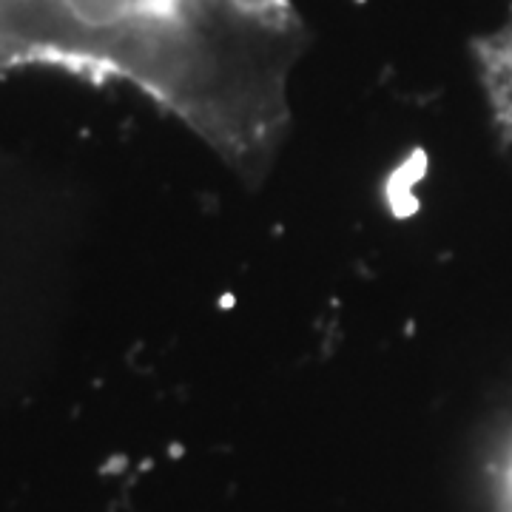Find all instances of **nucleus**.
<instances>
[{
	"label": "nucleus",
	"mask_w": 512,
	"mask_h": 512,
	"mask_svg": "<svg viewBox=\"0 0 512 512\" xmlns=\"http://www.w3.org/2000/svg\"><path fill=\"white\" fill-rule=\"evenodd\" d=\"M476 60L495 126L512 143V0L507 23L476 40Z\"/></svg>",
	"instance_id": "nucleus-1"
}]
</instances>
